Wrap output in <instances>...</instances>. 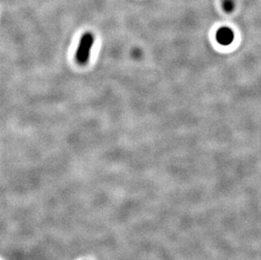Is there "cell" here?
Here are the masks:
<instances>
[{
	"instance_id": "obj_1",
	"label": "cell",
	"mask_w": 261,
	"mask_h": 260,
	"mask_svg": "<svg viewBox=\"0 0 261 260\" xmlns=\"http://www.w3.org/2000/svg\"><path fill=\"white\" fill-rule=\"evenodd\" d=\"M94 43H95V37L91 32H85L84 34L82 35L77 47L76 54H75V59L78 64L83 65L88 63Z\"/></svg>"
},
{
	"instance_id": "obj_3",
	"label": "cell",
	"mask_w": 261,
	"mask_h": 260,
	"mask_svg": "<svg viewBox=\"0 0 261 260\" xmlns=\"http://www.w3.org/2000/svg\"><path fill=\"white\" fill-rule=\"evenodd\" d=\"M222 9L225 12L231 13L235 8V2L234 0H222Z\"/></svg>"
},
{
	"instance_id": "obj_2",
	"label": "cell",
	"mask_w": 261,
	"mask_h": 260,
	"mask_svg": "<svg viewBox=\"0 0 261 260\" xmlns=\"http://www.w3.org/2000/svg\"><path fill=\"white\" fill-rule=\"evenodd\" d=\"M234 38H235V34L230 27H220L216 32V40H217V43L223 47H227V46L232 44Z\"/></svg>"
}]
</instances>
